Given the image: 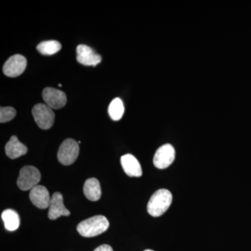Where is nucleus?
<instances>
[{
	"mask_svg": "<svg viewBox=\"0 0 251 251\" xmlns=\"http://www.w3.org/2000/svg\"><path fill=\"white\" fill-rule=\"evenodd\" d=\"M71 212L64 206L63 202V196L60 193L56 192L52 195L50 203L49 218L50 220H55L61 216H69Z\"/></svg>",
	"mask_w": 251,
	"mask_h": 251,
	"instance_id": "obj_11",
	"label": "nucleus"
},
{
	"mask_svg": "<svg viewBox=\"0 0 251 251\" xmlns=\"http://www.w3.org/2000/svg\"><path fill=\"white\" fill-rule=\"evenodd\" d=\"M32 115L34 121L41 129H49L53 125L54 122L53 110L46 104L39 103L34 105L32 109Z\"/></svg>",
	"mask_w": 251,
	"mask_h": 251,
	"instance_id": "obj_5",
	"label": "nucleus"
},
{
	"mask_svg": "<svg viewBox=\"0 0 251 251\" xmlns=\"http://www.w3.org/2000/svg\"><path fill=\"white\" fill-rule=\"evenodd\" d=\"M42 96L46 105L52 109L57 110L62 108L67 103V96L64 92L52 87H46L44 89Z\"/></svg>",
	"mask_w": 251,
	"mask_h": 251,
	"instance_id": "obj_8",
	"label": "nucleus"
},
{
	"mask_svg": "<svg viewBox=\"0 0 251 251\" xmlns=\"http://www.w3.org/2000/svg\"><path fill=\"white\" fill-rule=\"evenodd\" d=\"M79 151L80 148L78 143L74 139L69 138L64 140L60 145L57 153V158L62 165L69 166L76 161Z\"/></svg>",
	"mask_w": 251,
	"mask_h": 251,
	"instance_id": "obj_4",
	"label": "nucleus"
},
{
	"mask_svg": "<svg viewBox=\"0 0 251 251\" xmlns=\"http://www.w3.org/2000/svg\"><path fill=\"white\" fill-rule=\"evenodd\" d=\"M1 219L4 221L5 228L11 232L16 230L21 224L20 216L14 209H6L3 211Z\"/></svg>",
	"mask_w": 251,
	"mask_h": 251,
	"instance_id": "obj_15",
	"label": "nucleus"
},
{
	"mask_svg": "<svg viewBox=\"0 0 251 251\" xmlns=\"http://www.w3.org/2000/svg\"><path fill=\"white\" fill-rule=\"evenodd\" d=\"M16 110L12 107H1L0 108V122L6 123L11 121L16 117Z\"/></svg>",
	"mask_w": 251,
	"mask_h": 251,
	"instance_id": "obj_18",
	"label": "nucleus"
},
{
	"mask_svg": "<svg viewBox=\"0 0 251 251\" xmlns=\"http://www.w3.org/2000/svg\"><path fill=\"white\" fill-rule=\"evenodd\" d=\"M108 220L104 216L98 215L82 221L77 226V230L85 237H93L103 233L108 229Z\"/></svg>",
	"mask_w": 251,
	"mask_h": 251,
	"instance_id": "obj_1",
	"label": "nucleus"
},
{
	"mask_svg": "<svg viewBox=\"0 0 251 251\" xmlns=\"http://www.w3.org/2000/svg\"><path fill=\"white\" fill-rule=\"evenodd\" d=\"M125 110V105H124L121 99L115 98L112 100L111 103L109 105V116L114 121H119L123 117Z\"/></svg>",
	"mask_w": 251,
	"mask_h": 251,
	"instance_id": "obj_17",
	"label": "nucleus"
},
{
	"mask_svg": "<svg viewBox=\"0 0 251 251\" xmlns=\"http://www.w3.org/2000/svg\"><path fill=\"white\" fill-rule=\"evenodd\" d=\"M144 251H154L153 250H150V249H147V250Z\"/></svg>",
	"mask_w": 251,
	"mask_h": 251,
	"instance_id": "obj_20",
	"label": "nucleus"
},
{
	"mask_svg": "<svg viewBox=\"0 0 251 251\" xmlns=\"http://www.w3.org/2000/svg\"><path fill=\"white\" fill-rule=\"evenodd\" d=\"M94 251H113V249L108 244H103V245L97 248Z\"/></svg>",
	"mask_w": 251,
	"mask_h": 251,
	"instance_id": "obj_19",
	"label": "nucleus"
},
{
	"mask_svg": "<svg viewBox=\"0 0 251 251\" xmlns=\"http://www.w3.org/2000/svg\"><path fill=\"white\" fill-rule=\"evenodd\" d=\"M84 194L91 201H99L101 196V188L99 180L90 178L86 180L83 186Z\"/></svg>",
	"mask_w": 251,
	"mask_h": 251,
	"instance_id": "obj_14",
	"label": "nucleus"
},
{
	"mask_svg": "<svg viewBox=\"0 0 251 251\" xmlns=\"http://www.w3.org/2000/svg\"><path fill=\"white\" fill-rule=\"evenodd\" d=\"M62 49V45L57 41H46L40 43L36 49L44 55H52L57 53Z\"/></svg>",
	"mask_w": 251,
	"mask_h": 251,
	"instance_id": "obj_16",
	"label": "nucleus"
},
{
	"mask_svg": "<svg viewBox=\"0 0 251 251\" xmlns=\"http://www.w3.org/2000/svg\"><path fill=\"white\" fill-rule=\"evenodd\" d=\"M121 164L124 171L128 176L140 177L143 175L140 163L133 155L127 153L122 156Z\"/></svg>",
	"mask_w": 251,
	"mask_h": 251,
	"instance_id": "obj_12",
	"label": "nucleus"
},
{
	"mask_svg": "<svg viewBox=\"0 0 251 251\" xmlns=\"http://www.w3.org/2000/svg\"><path fill=\"white\" fill-rule=\"evenodd\" d=\"M77 61L85 66L96 67L101 62V56L96 53L89 46L81 44L77 47Z\"/></svg>",
	"mask_w": 251,
	"mask_h": 251,
	"instance_id": "obj_9",
	"label": "nucleus"
},
{
	"mask_svg": "<svg viewBox=\"0 0 251 251\" xmlns=\"http://www.w3.org/2000/svg\"><path fill=\"white\" fill-rule=\"evenodd\" d=\"M173 202V195L168 190L159 189L156 191L149 201L148 211L153 217L163 215L171 206Z\"/></svg>",
	"mask_w": 251,
	"mask_h": 251,
	"instance_id": "obj_2",
	"label": "nucleus"
},
{
	"mask_svg": "<svg viewBox=\"0 0 251 251\" xmlns=\"http://www.w3.org/2000/svg\"><path fill=\"white\" fill-rule=\"evenodd\" d=\"M41 178L40 172L35 167L31 166L23 167L20 171L17 181L18 186L23 191L31 190L38 186Z\"/></svg>",
	"mask_w": 251,
	"mask_h": 251,
	"instance_id": "obj_3",
	"label": "nucleus"
},
{
	"mask_svg": "<svg viewBox=\"0 0 251 251\" xmlns=\"http://www.w3.org/2000/svg\"><path fill=\"white\" fill-rule=\"evenodd\" d=\"M27 67V59L21 54H15L8 59L3 67V72L6 76H19Z\"/></svg>",
	"mask_w": 251,
	"mask_h": 251,
	"instance_id": "obj_7",
	"label": "nucleus"
},
{
	"mask_svg": "<svg viewBox=\"0 0 251 251\" xmlns=\"http://www.w3.org/2000/svg\"><path fill=\"white\" fill-rule=\"evenodd\" d=\"M175 158V148L171 144H166L157 150L153 157V165L158 169H165L171 166Z\"/></svg>",
	"mask_w": 251,
	"mask_h": 251,
	"instance_id": "obj_6",
	"label": "nucleus"
},
{
	"mask_svg": "<svg viewBox=\"0 0 251 251\" xmlns=\"http://www.w3.org/2000/svg\"><path fill=\"white\" fill-rule=\"evenodd\" d=\"M29 199L36 207L42 209L49 207L51 201L47 188L41 185H38L31 190Z\"/></svg>",
	"mask_w": 251,
	"mask_h": 251,
	"instance_id": "obj_10",
	"label": "nucleus"
},
{
	"mask_svg": "<svg viewBox=\"0 0 251 251\" xmlns=\"http://www.w3.org/2000/svg\"><path fill=\"white\" fill-rule=\"evenodd\" d=\"M5 152L6 156L11 159H16L19 157L25 155L27 152V148L25 145L18 140L16 135L11 137L9 141L5 147Z\"/></svg>",
	"mask_w": 251,
	"mask_h": 251,
	"instance_id": "obj_13",
	"label": "nucleus"
}]
</instances>
